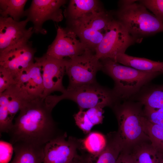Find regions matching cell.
<instances>
[{"label":"cell","instance_id":"1","mask_svg":"<svg viewBox=\"0 0 163 163\" xmlns=\"http://www.w3.org/2000/svg\"><path fill=\"white\" fill-rule=\"evenodd\" d=\"M52 110L48 107L42 97L25 100L8 133L13 145L23 142L40 145L46 144L60 135L53 120Z\"/></svg>","mask_w":163,"mask_h":163},{"label":"cell","instance_id":"2","mask_svg":"<svg viewBox=\"0 0 163 163\" xmlns=\"http://www.w3.org/2000/svg\"><path fill=\"white\" fill-rule=\"evenodd\" d=\"M101 60V70L114 81L112 92L116 99H126L137 94L147 84L161 74L122 66L110 59Z\"/></svg>","mask_w":163,"mask_h":163},{"label":"cell","instance_id":"3","mask_svg":"<svg viewBox=\"0 0 163 163\" xmlns=\"http://www.w3.org/2000/svg\"><path fill=\"white\" fill-rule=\"evenodd\" d=\"M136 0L121 1L118 20L129 33L140 41L144 37L163 32V22Z\"/></svg>","mask_w":163,"mask_h":163},{"label":"cell","instance_id":"4","mask_svg":"<svg viewBox=\"0 0 163 163\" xmlns=\"http://www.w3.org/2000/svg\"><path fill=\"white\" fill-rule=\"evenodd\" d=\"M141 104L124 102L116 109L118 124V133L124 147H130L145 140H149L142 122Z\"/></svg>","mask_w":163,"mask_h":163},{"label":"cell","instance_id":"5","mask_svg":"<svg viewBox=\"0 0 163 163\" xmlns=\"http://www.w3.org/2000/svg\"><path fill=\"white\" fill-rule=\"evenodd\" d=\"M101 10L69 22L72 29L82 42L94 52L113 20Z\"/></svg>","mask_w":163,"mask_h":163},{"label":"cell","instance_id":"6","mask_svg":"<svg viewBox=\"0 0 163 163\" xmlns=\"http://www.w3.org/2000/svg\"><path fill=\"white\" fill-rule=\"evenodd\" d=\"M102 67L101 61L89 49L80 55L66 58L65 71L69 80L67 89L96 82V73Z\"/></svg>","mask_w":163,"mask_h":163},{"label":"cell","instance_id":"7","mask_svg":"<svg viewBox=\"0 0 163 163\" xmlns=\"http://www.w3.org/2000/svg\"><path fill=\"white\" fill-rule=\"evenodd\" d=\"M140 42L131 35L118 20L113 19L95 49V54L100 60L110 59L114 61L118 55L125 53L131 45Z\"/></svg>","mask_w":163,"mask_h":163},{"label":"cell","instance_id":"8","mask_svg":"<svg viewBox=\"0 0 163 163\" xmlns=\"http://www.w3.org/2000/svg\"><path fill=\"white\" fill-rule=\"evenodd\" d=\"M60 100H71L83 110L95 107L103 108L111 105L116 100L112 91L102 86L97 82L68 90L59 96Z\"/></svg>","mask_w":163,"mask_h":163},{"label":"cell","instance_id":"9","mask_svg":"<svg viewBox=\"0 0 163 163\" xmlns=\"http://www.w3.org/2000/svg\"><path fill=\"white\" fill-rule=\"evenodd\" d=\"M65 0H33L30 7L25 10V16L33 24L34 33L45 35L47 33L43 28L46 21H61L63 18L61 7L66 2Z\"/></svg>","mask_w":163,"mask_h":163},{"label":"cell","instance_id":"10","mask_svg":"<svg viewBox=\"0 0 163 163\" xmlns=\"http://www.w3.org/2000/svg\"><path fill=\"white\" fill-rule=\"evenodd\" d=\"M56 31V37L46 53L49 56L59 59H70L89 49L70 28L58 26Z\"/></svg>","mask_w":163,"mask_h":163},{"label":"cell","instance_id":"11","mask_svg":"<svg viewBox=\"0 0 163 163\" xmlns=\"http://www.w3.org/2000/svg\"><path fill=\"white\" fill-rule=\"evenodd\" d=\"M36 52L29 41L18 44L0 52V67L17 77L34 63Z\"/></svg>","mask_w":163,"mask_h":163},{"label":"cell","instance_id":"12","mask_svg":"<svg viewBox=\"0 0 163 163\" xmlns=\"http://www.w3.org/2000/svg\"><path fill=\"white\" fill-rule=\"evenodd\" d=\"M35 59L41 64L43 69L44 92L42 98L45 99L55 91L62 93L65 91L62 85V79L65 72L66 58L62 59L51 57L46 53Z\"/></svg>","mask_w":163,"mask_h":163},{"label":"cell","instance_id":"13","mask_svg":"<svg viewBox=\"0 0 163 163\" xmlns=\"http://www.w3.org/2000/svg\"><path fill=\"white\" fill-rule=\"evenodd\" d=\"M66 137V134L60 135L46 144L43 163H69L78 155L79 140Z\"/></svg>","mask_w":163,"mask_h":163},{"label":"cell","instance_id":"14","mask_svg":"<svg viewBox=\"0 0 163 163\" xmlns=\"http://www.w3.org/2000/svg\"><path fill=\"white\" fill-rule=\"evenodd\" d=\"M27 19L16 21L0 16V52L21 43L28 41L34 33L33 27L27 29Z\"/></svg>","mask_w":163,"mask_h":163},{"label":"cell","instance_id":"15","mask_svg":"<svg viewBox=\"0 0 163 163\" xmlns=\"http://www.w3.org/2000/svg\"><path fill=\"white\" fill-rule=\"evenodd\" d=\"M34 63L17 77V85L31 98L42 97L44 92L42 66L34 58Z\"/></svg>","mask_w":163,"mask_h":163},{"label":"cell","instance_id":"16","mask_svg":"<svg viewBox=\"0 0 163 163\" xmlns=\"http://www.w3.org/2000/svg\"><path fill=\"white\" fill-rule=\"evenodd\" d=\"M106 138L103 150L96 155L82 156L83 163H116L124 145L117 133L109 134Z\"/></svg>","mask_w":163,"mask_h":163},{"label":"cell","instance_id":"17","mask_svg":"<svg viewBox=\"0 0 163 163\" xmlns=\"http://www.w3.org/2000/svg\"><path fill=\"white\" fill-rule=\"evenodd\" d=\"M12 145L15 155L10 163H43L45 145L23 142Z\"/></svg>","mask_w":163,"mask_h":163},{"label":"cell","instance_id":"18","mask_svg":"<svg viewBox=\"0 0 163 163\" xmlns=\"http://www.w3.org/2000/svg\"><path fill=\"white\" fill-rule=\"evenodd\" d=\"M114 61L141 71L163 73V62L131 56L125 53L118 55Z\"/></svg>","mask_w":163,"mask_h":163},{"label":"cell","instance_id":"19","mask_svg":"<svg viewBox=\"0 0 163 163\" xmlns=\"http://www.w3.org/2000/svg\"><path fill=\"white\" fill-rule=\"evenodd\" d=\"M101 10L97 0H71L65 11L64 14L69 22Z\"/></svg>","mask_w":163,"mask_h":163},{"label":"cell","instance_id":"20","mask_svg":"<svg viewBox=\"0 0 163 163\" xmlns=\"http://www.w3.org/2000/svg\"><path fill=\"white\" fill-rule=\"evenodd\" d=\"M130 151L134 163H161L163 157L155 149L150 142L145 141L133 146Z\"/></svg>","mask_w":163,"mask_h":163},{"label":"cell","instance_id":"21","mask_svg":"<svg viewBox=\"0 0 163 163\" xmlns=\"http://www.w3.org/2000/svg\"><path fill=\"white\" fill-rule=\"evenodd\" d=\"M79 146L88 153V155H96L101 152L105 147L107 138L97 132H90L83 139L79 140Z\"/></svg>","mask_w":163,"mask_h":163},{"label":"cell","instance_id":"22","mask_svg":"<svg viewBox=\"0 0 163 163\" xmlns=\"http://www.w3.org/2000/svg\"><path fill=\"white\" fill-rule=\"evenodd\" d=\"M27 0H0V17H11L16 21L25 16L24 7Z\"/></svg>","mask_w":163,"mask_h":163},{"label":"cell","instance_id":"23","mask_svg":"<svg viewBox=\"0 0 163 163\" xmlns=\"http://www.w3.org/2000/svg\"><path fill=\"white\" fill-rule=\"evenodd\" d=\"M138 101L145 107L163 108V85L153 86L144 91L139 96Z\"/></svg>","mask_w":163,"mask_h":163},{"label":"cell","instance_id":"24","mask_svg":"<svg viewBox=\"0 0 163 163\" xmlns=\"http://www.w3.org/2000/svg\"><path fill=\"white\" fill-rule=\"evenodd\" d=\"M142 122L145 133L151 145L163 157V126L152 123L144 115Z\"/></svg>","mask_w":163,"mask_h":163},{"label":"cell","instance_id":"25","mask_svg":"<svg viewBox=\"0 0 163 163\" xmlns=\"http://www.w3.org/2000/svg\"><path fill=\"white\" fill-rule=\"evenodd\" d=\"M8 108V99L5 91L0 93V132L8 133L14 123Z\"/></svg>","mask_w":163,"mask_h":163},{"label":"cell","instance_id":"26","mask_svg":"<svg viewBox=\"0 0 163 163\" xmlns=\"http://www.w3.org/2000/svg\"><path fill=\"white\" fill-rule=\"evenodd\" d=\"M17 84V76L0 67V93Z\"/></svg>","mask_w":163,"mask_h":163},{"label":"cell","instance_id":"27","mask_svg":"<svg viewBox=\"0 0 163 163\" xmlns=\"http://www.w3.org/2000/svg\"><path fill=\"white\" fill-rule=\"evenodd\" d=\"M74 118L77 125L85 134H89L94 126L88 117L86 111L79 110L74 115Z\"/></svg>","mask_w":163,"mask_h":163},{"label":"cell","instance_id":"28","mask_svg":"<svg viewBox=\"0 0 163 163\" xmlns=\"http://www.w3.org/2000/svg\"><path fill=\"white\" fill-rule=\"evenodd\" d=\"M138 1L151 11L158 19L163 22V0H142Z\"/></svg>","mask_w":163,"mask_h":163},{"label":"cell","instance_id":"29","mask_svg":"<svg viewBox=\"0 0 163 163\" xmlns=\"http://www.w3.org/2000/svg\"><path fill=\"white\" fill-rule=\"evenodd\" d=\"M143 113L150 122L163 126V108L155 109L144 107Z\"/></svg>","mask_w":163,"mask_h":163},{"label":"cell","instance_id":"30","mask_svg":"<svg viewBox=\"0 0 163 163\" xmlns=\"http://www.w3.org/2000/svg\"><path fill=\"white\" fill-rule=\"evenodd\" d=\"M103 108L95 107L89 108L86 111L89 119L94 125L102 123L104 118Z\"/></svg>","mask_w":163,"mask_h":163},{"label":"cell","instance_id":"31","mask_svg":"<svg viewBox=\"0 0 163 163\" xmlns=\"http://www.w3.org/2000/svg\"><path fill=\"white\" fill-rule=\"evenodd\" d=\"M12 145L0 141V163H7L10 160L13 148Z\"/></svg>","mask_w":163,"mask_h":163},{"label":"cell","instance_id":"32","mask_svg":"<svg viewBox=\"0 0 163 163\" xmlns=\"http://www.w3.org/2000/svg\"><path fill=\"white\" fill-rule=\"evenodd\" d=\"M116 163H134L130 151L123 148L120 153Z\"/></svg>","mask_w":163,"mask_h":163},{"label":"cell","instance_id":"33","mask_svg":"<svg viewBox=\"0 0 163 163\" xmlns=\"http://www.w3.org/2000/svg\"><path fill=\"white\" fill-rule=\"evenodd\" d=\"M69 163H83L82 156L78 155Z\"/></svg>","mask_w":163,"mask_h":163},{"label":"cell","instance_id":"34","mask_svg":"<svg viewBox=\"0 0 163 163\" xmlns=\"http://www.w3.org/2000/svg\"><path fill=\"white\" fill-rule=\"evenodd\" d=\"M161 163H163V160H162V161Z\"/></svg>","mask_w":163,"mask_h":163}]
</instances>
